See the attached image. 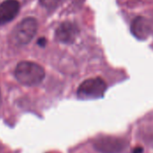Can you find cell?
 I'll return each instance as SVG.
<instances>
[{
    "instance_id": "cell-2",
    "label": "cell",
    "mask_w": 153,
    "mask_h": 153,
    "mask_svg": "<svg viewBox=\"0 0 153 153\" xmlns=\"http://www.w3.org/2000/svg\"><path fill=\"white\" fill-rule=\"evenodd\" d=\"M38 30V22L32 17L23 19L13 30L11 38L17 45L28 44L35 36Z\"/></svg>"
},
{
    "instance_id": "cell-11",
    "label": "cell",
    "mask_w": 153,
    "mask_h": 153,
    "mask_svg": "<svg viewBox=\"0 0 153 153\" xmlns=\"http://www.w3.org/2000/svg\"><path fill=\"white\" fill-rule=\"evenodd\" d=\"M0 104H1V95H0Z\"/></svg>"
},
{
    "instance_id": "cell-8",
    "label": "cell",
    "mask_w": 153,
    "mask_h": 153,
    "mask_svg": "<svg viewBox=\"0 0 153 153\" xmlns=\"http://www.w3.org/2000/svg\"><path fill=\"white\" fill-rule=\"evenodd\" d=\"M63 0H39V3L48 10L56 9Z\"/></svg>"
},
{
    "instance_id": "cell-4",
    "label": "cell",
    "mask_w": 153,
    "mask_h": 153,
    "mask_svg": "<svg viewBox=\"0 0 153 153\" xmlns=\"http://www.w3.org/2000/svg\"><path fill=\"white\" fill-rule=\"evenodd\" d=\"M93 147L100 153H120L125 149V142L113 136H100L93 141Z\"/></svg>"
},
{
    "instance_id": "cell-7",
    "label": "cell",
    "mask_w": 153,
    "mask_h": 153,
    "mask_svg": "<svg viewBox=\"0 0 153 153\" xmlns=\"http://www.w3.org/2000/svg\"><path fill=\"white\" fill-rule=\"evenodd\" d=\"M131 32L138 39H146L152 33L151 22L144 17H137L131 24Z\"/></svg>"
},
{
    "instance_id": "cell-1",
    "label": "cell",
    "mask_w": 153,
    "mask_h": 153,
    "mask_svg": "<svg viewBox=\"0 0 153 153\" xmlns=\"http://www.w3.org/2000/svg\"><path fill=\"white\" fill-rule=\"evenodd\" d=\"M14 75L20 83L25 86H35L45 78V70L37 63L22 61L16 65Z\"/></svg>"
},
{
    "instance_id": "cell-10",
    "label": "cell",
    "mask_w": 153,
    "mask_h": 153,
    "mask_svg": "<svg viewBox=\"0 0 153 153\" xmlns=\"http://www.w3.org/2000/svg\"><path fill=\"white\" fill-rule=\"evenodd\" d=\"M134 153H143V149L141 147H138L134 150Z\"/></svg>"
},
{
    "instance_id": "cell-9",
    "label": "cell",
    "mask_w": 153,
    "mask_h": 153,
    "mask_svg": "<svg viewBox=\"0 0 153 153\" xmlns=\"http://www.w3.org/2000/svg\"><path fill=\"white\" fill-rule=\"evenodd\" d=\"M37 43H38V45L40 46V47H45L46 44H47V39H46L45 38H40V39H38Z\"/></svg>"
},
{
    "instance_id": "cell-5",
    "label": "cell",
    "mask_w": 153,
    "mask_h": 153,
    "mask_svg": "<svg viewBox=\"0 0 153 153\" xmlns=\"http://www.w3.org/2000/svg\"><path fill=\"white\" fill-rule=\"evenodd\" d=\"M79 34V28L75 23L65 22L61 23L56 30V39L62 43L71 44L74 42Z\"/></svg>"
},
{
    "instance_id": "cell-3",
    "label": "cell",
    "mask_w": 153,
    "mask_h": 153,
    "mask_svg": "<svg viewBox=\"0 0 153 153\" xmlns=\"http://www.w3.org/2000/svg\"><path fill=\"white\" fill-rule=\"evenodd\" d=\"M107 90V84L101 78H91L81 83L77 94L82 99H98L103 97Z\"/></svg>"
},
{
    "instance_id": "cell-6",
    "label": "cell",
    "mask_w": 153,
    "mask_h": 153,
    "mask_svg": "<svg viewBox=\"0 0 153 153\" xmlns=\"http://www.w3.org/2000/svg\"><path fill=\"white\" fill-rule=\"evenodd\" d=\"M20 11V3L17 0H5L0 4V24L12 21Z\"/></svg>"
}]
</instances>
